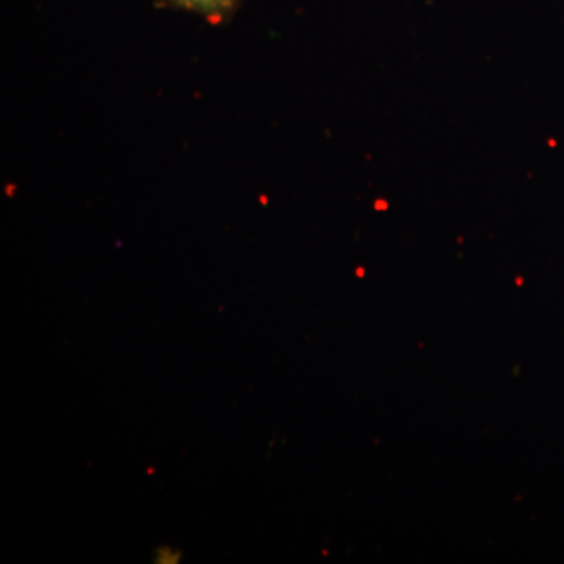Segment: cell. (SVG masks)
<instances>
[{
	"mask_svg": "<svg viewBox=\"0 0 564 564\" xmlns=\"http://www.w3.org/2000/svg\"><path fill=\"white\" fill-rule=\"evenodd\" d=\"M159 7L191 11L210 24H225L239 9L240 0H159Z\"/></svg>",
	"mask_w": 564,
	"mask_h": 564,
	"instance_id": "cell-1",
	"label": "cell"
}]
</instances>
